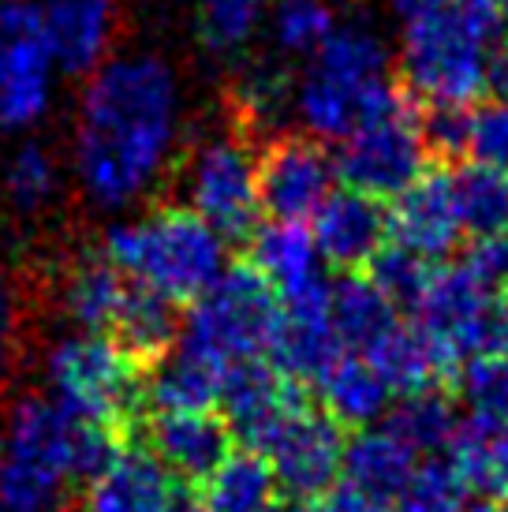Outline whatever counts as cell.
<instances>
[{
  "label": "cell",
  "mask_w": 508,
  "mask_h": 512,
  "mask_svg": "<svg viewBox=\"0 0 508 512\" xmlns=\"http://www.w3.org/2000/svg\"><path fill=\"white\" fill-rule=\"evenodd\" d=\"M180 86L161 57H120L94 72L79 105L75 172L94 206L124 210L169 172Z\"/></svg>",
  "instance_id": "1"
},
{
  "label": "cell",
  "mask_w": 508,
  "mask_h": 512,
  "mask_svg": "<svg viewBox=\"0 0 508 512\" xmlns=\"http://www.w3.org/2000/svg\"><path fill=\"white\" fill-rule=\"evenodd\" d=\"M400 86L389 79V53L370 27H337L311 57L299 79L296 109L307 135L348 139L367 120L389 113L400 101Z\"/></svg>",
  "instance_id": "2"
},
{
  "label": "cell",
  "mask_w": 508,
  "mask_h": 512,
  "mask_svg": "<svg viewBox=\"0 0 508 512\" xmlns=\"http://www.w3.org/2000/svg\"><path fill=\"white\" fill-rule=\"evenodd\" d=\"M497 0H441L404 23V83L419 101L471 105L486 90Z\"/></svg>",
  "instance_id": "3"
},
{
  "label": "cell",
  "mask_w": 508,
  "mask_h": 512,
  "mask_svg": "<svg viewBox=\"0 0 508 512\" xmlns=\"http://www.w3.org/2000/svg\"><path fill=\"white\" fill-rule=\"evenodd\" d=\"M228 243L191 206H157L105 232V255L135 281L172 303H195L228 270Z\"/></svg>",
  "instance_id": "4"
},
{
  "label": "cell",
  "mask_w": 508,
  "mask_h": 512,
  "mask_svg": "<svg viewBox=\"0 0 508 512\" xmlns=\"http://www.w3.org/2000/svg\"><path fill=\"white\" fill-rule=\"evenodd\" d=\"M45 378L53 400L75 419L105 423L135 438L146 408V367L105 333H75L49 352Z\"/></svg>",
  "instance_id": "5"
},
{
  "label": "cell",
  "mask_w": 508,
  "mask_h": 512,
  "mask_svg": "<svg viewBox=\"0 0 508 512\" xmlns=\"http://www.w3.org/2000/svg\"><path fill=\"white\" fill-rule=\"evenodd\" d=\"M75 483V415L53 397H23L4 430V512H57Z\"/></svg>",
  "instance_id": "6"
},
{
  "label": "cell",
  "mask_w": 508,
  "mask_h": 512,
  "mask_svg": "<svg viewBox=\"0 0 508 512\" xmlns=\"http://www.w3.org/2000/svg\"><path fill=\"white\" fill-rule=\"evenodd\" d=\"M281 322V296L254 266H228L187 314L184 341L221 367L258 359Z\"/></svg>",
  "instance_id": "7"
},
{
  "label": "cell",
  "mask_w": 508,
  "mask_h": 512,
  "mask_svg": "<svg viewBox=\"0 0 508 512\" xmlns=\"http://www.w3.org/2000/svg\"><path fill=\"white\" fill-rule=\"evenodd\" d=\"M419 113H423V101L404 90L389 113L374 116L355 135H348L337 157L340 180L352 191H363L381 202L404 195L423 176L426 157H430Z\"/></svg>",
  "instance_id": "8"
},
{
  "label": "cell",
  "mask_w": 508,
  "mask_h": 512,
  "mask_svg": "<svg viewBox=\"0 0 508 512\" xmlns=\"http://www.w3.org/2000/svg\"><path fill=\"white\" fill-rule=\"evenodd\" d=\"M187 199L191 210L225 243L251 240L262 217L258 157L251 154V139L232 131L198 146L187 172Z\"/></svg>",
  "instance_id": "9"
},
{
  "label": "cell",
  "mask_w": 508,
  "mask_h": 512,
  "mask_svg": "<svg viewBox=\"0 0 508 512\" xmlns=\"http://www.w3.org/2000/svg\"><path fill=\"white\" fill-rule=\"evenodd\" d=\"M53 45L42 8L30 0H0V131H27L53 98Z\"/></svg>",
  "instance_id": "10"
},
{
  "label": "cell",
  "mask_w": 508,
  "mask_h": 512,
  "mask_svg": "<svg viewBox=\"0 0 508 512\" xmlns=\"http://www.w3.org/2000/svg\"><path fill=\"white\" fill-rule=\"evenodd\" d=\"M337 161L314 135H277L258 154V195L273 221H307L337 184Z\"/></svg>",
  "instance_id": "11"
},
{
  "label": "cell",
  "mask_w": 508,
  "mask_h": 512,
  "mask_svg": "<svg viewBox=\"0 0 508 512\" xmlns=\"http://www.w3.org/2000/svg\"><path fill=\"white\" fill-rule=\"evenodd\" d=\"M221 404H225L232 434L247 441V449L266 456L277 434L299 412L311 408V397H307V385L281 374L266 359H243L225 370Z\"/></svg>",
  "instance_id": "12"
},
{
  "label": "cell",
  "mask_w": 508,
  "mask_h": 512,
  "mask_svg": "<svg viewBox=\"0 0 508 512\" xmlns=\"http://www.w3.org/2000/svg\"><path fill=\"white\" fill-rule=\"evenodd\" d=\"M344 449V427L325 408L311 404L277 434L266 456L292 498H318L329 486H337V475L344 471Z\"/></svg>",
  "instance_id": "13"
},
{
  "label": "cell",
  "mask_w": 508,
  "mask_h": 512,
  "mask_svg": "<svg viewBox=\"0 0 508 512\" xmlns=\"http://www.w3.org/2000/svg\"><path fill=\"white\" fill-rule=\"evenodd\" d=\"M329 296L333 285L303 292L296 299H281V322L269 337V363L303 385H318L344 356V344L329 314Z\"/></svg>",
  "instance_id": "14"
},
{
  "label": "cell",
  "mask_w": 508,
  "mask_h": 512,
  "mask_svg": "<svg viewBox=\"0 0 508 512\" xmlns=\"http://www.w3.org/2000/svg\"><path fill=\"white\" fill-rule=\"evenodd\" d=\"M232 427L217 412H154L142 423V449L165 464L180 483L206 486L232 456Z\"/></svg>",
  "instance_id": "15"
},
{
  "label": "cell",
  "mask_w": 508,
  "mask_h": 512,
  "mask_svg": "<svg viewBox=\"0 0 508 512\" xmlns=\"http://www.w3.org/2000/svg\"><path fill=\"white\" fill-rule=\"evenodd\" d=\"M460 236H464V228H460L456 199H452V176L445 169L423 172L404 195H396L393 210H389V240L393 243L434 262V258L452 255Z\"/></svg>",
  "instance_id": "16"
},
{
  "label": "cell",
  "mask_w": 508,
  "mask_h": 512,
  "mask_svg": "<svg viewBox=\"0 0 508 512\" xmlns=\"http://www.w3.org/2000/svg\"><path fill=\"white\" fill-rule=\"evenodd\" d=\"M314 243L329 266L344 273L367 270L370 258L389 243V210L363 191H333L314 214Z\"/></svg>",
  "instance_id": "17"
},
{
  "label": "cell",
  "mask_w": 508,
  "mask_h": 512,
  "mask_svg": "<svg viewBox=\"0 0 508 512\" xmlns=\"http://www.w3.org/2000/svg\"><path fill=\"white\" fill-rule=\"evenodd\" d=\"M180 490L172 475L150 449L127 445L124 456L101 479L86 486L83 512H176Z\"/></svg>",
  "instance_id": "18"
},
{
  "label": "cell",
  "mask_w": 508,
  "mask_h": 512,
  "mask_svg": "<svg viewBox=\"0 0 508 512\" xmlns=\"http://www.w3.org/2000/svg\"><path fill=\"white\" fill-rule=\"evenodd\" d=\"M53 60L68 75H90L116 38V0H42Z\"/></svg>",
  "instance_id": "19"
},
{
  "label": "cell",
  "mask_w": 508,
  "mask_h": 512,
  "mask_svg": "<svg viewBox=\"0 0 508 512\" xmlns=\"http://www.w3.org/2000/svg\"><path fill=\"white\" fill-rule=\"evenodd\" d=\"M131 292L127 277L105 251H79L60 273V311L83 333H109Z\"/></svg>",
  "instance_id": "20"
},
{
  "label": "cell",
  "mask_w": 508,
  "mask_h": 512,
  "mask_svg": "<svg viewBox=\"0 0 508 512\" xmlns=\"http://www.w3.org/2000/svg\"><path fill=\"white\" fill-rule=\"evenodd\" d=\"M318 262H322V251L303 221H269V225H258V232L251 236V266L277 288L281 299H296L329 285Z\"/></svg>",
  "instance_id": "21"
},
{
  "label": "cell",
  "mask_w": 508,
  "mask_h": 512,
  "mask_svg": "<svg viewBox=\"0 0 508 512\" xmlns=\"http://www.w3.org/2000/svg\"><path fill=\"white\" fill-rule=\"evenodd\" d=\"M494 288L486 277L471 270L467 262L460 266H441L430 273V285H426L423 299H419V326L434 337V341L456 359V344L467 333V326L479 318V311L494 299Z\"/></svg>",
  "instance_id": "22"
},
{
  "label": "cell",
  "mask_w": 508,
  "mask_h": 512,
  "mask_svg": "<svg viewBox=\"0 0 508 512\" xmlns=\"http://www.w3.org/2000/svg\"><path fill=\"white\" fill-rule=\"evenodd\" d=\"M367 359L381 374V382L389 385V393H400V397L445 389L452 367H456V359L423 326H404V322L389 329L367 352Z\"/></svg>",
  "instance_id": "23"
},
{
  "label": "cell",
  "mask_w": 508,
  "mask_h": 512,
  "mask_svg": "<svg viewBox=\"0 0 508 512\" xmlns=\"http://www.w3.org/2000/svg\"><path fill=\"white\" fill-rule=\"evenodd\" d=\"M225 370L210 356L180 344L146 374V404L150 412H213V404H221Z\"/></svg>",
  "instance_id": "24"
},
{
  "label": "cell",
  "mask_w": 508,
  "mask_h": 512,
  "mask_svg": "<svg viewBox=\"0 0 508 512\" xmlns=\"http://www.w3.org/2000/svg\"><path fill=\"white\" fill-rule=\"evenodd\" d=\"M415 449H408L393 430H359L344 449V475L363 494L393 509L415 475Z\"/></svg>",
  "instance_id": "25"
},
{
  "label": "cell",
  "mask_w": 508,
  "mask_h": 512,
  "mask_svg": "<svg viewBox=\"0 0 508 512\" xmlns=\"http://www.w3.org/2000/svg\"><path fill=\"white\" fill-rule=\"evenodd\" d=\"M180 303L165 299L161 292L131 281L124 307L116 314L113 329L105 337H113L131 359H139L142 367H157L161 359L176 352V337H180Z\"/></svg>",
  "instance_id": "26"
},
{
  "label": "cell",
  "mask_w": 508,
  "mask_h": 512,
  "mask_svg": "<svg viewBox=\"0 0 508 512\" xmlns=\"http://www.w3.org/2000/svg\"><path fill=\"white\" fill-rule=\"evenodd\" d=\"M329 314H333V326L340 333V344L359 348L363 356L389 329L400 326V311L381 296V288L370 277H359V273H344L333 285Z\"/></svg>",
  "instance_id": "27"
},
{
  "label": "cell",
  "mask_w": 508,
  "mask_h": 512,
  "mask_svg": "<svg viewBox=\"0 0 508 512\" xmlns=\"http://www.w3.org/2000/svg\"><path fill=\"white\" fill-rule=\"evenodd\" d=\"M281 494V479L269 456L240 449L202 486V505L213 512H269Z\"/></svg>",
  "instance_id": "28"
},
{
  "label": "cell",
  "mask_w": 508,
  "mask_h": 512,
  "mask_svg": "<svg viewBox=\"0 0 508 512\" xmlns=\"http://www.w3.org/2000/svg\"><path fill=\"white\" fill-rule=\"evenodd\" d=\"M449 456L464 475V483L471 490H479L482 498H505L508 494V419L467 415Z\"/></svg>",
  "instance_id": "29"
},
{
  "label": "cell",
  "mask_w": 508,
  "mask_h": 512,
  "mask_svg": "<svg viewBox=\"0 0 508 512\" xmlns=\"http://www.w3.org/2000/svg\"><path fill=\"white\" fill-rule=\"evenodd\" d=\"M318 389H322L325 412L333 415L340 427L359 430H367L393 397L378 370L370 367L367 356H340L318 382Z\"/></svg>",
  "instance_id": "30"
},
{
  "label": "cell",
  "mask_w": 508,
  "mask_h": 512,
  "mask_svg": "<svg viewBox=\"0 0 508 512\" xmlns=\"http://www.w3.org/2000/svg\"><path fill=\"white\" fill-rule=\"evenodd\" d=\"M452 199L460 228L475 243L508 232V172L467 161L452 172Z\"/></svg>",
  "instance_id": "31"
},
{
  "label": "cell",
  "mask_w": 508,
  "mask_h": 512,
  "mask_svg": "<svg viewBox=\"0 0 508 512\" xmlns=\"http://www.w3.org/2000/svg\"><path fill=\"white\" fill-rule=\"evenodd\" d=\"M460 423L464 419L456 412V400L449 389H426V393L400 400L385 430H393L415 453H441V449H452Z\"/></svg>",
  "instance_id": "32"
},
{
  "label": "cell",
  "mask_w": 508,
  "mask_h": 512,
  "mask_svg": "<svg viewBox=\"0 0 508 512\" xmlns=\"http://www.w3.org/2000/svg\"><path fill=\"white\" fill-rule=\"evenodd\" d=\"M430 262L400 243H385L378 255L370 258L367 277L381 288V296L393 303L396 311H419L426 285H430Z\"/></svg>",
  "instance_id": "33"
},
{
  "label": "cell",
  "mask_w": 508,
  "mask_h": 512,
  "mask_svg": "<svg viewBox=\"0 0 508 512\" xmlns=\"http://www.w3.org/2000/svg\"><path fill=\"white\" fill-rule=\"evenodd\" d=\"M467 490L460 468L449 460H426L415 468L408 490L400 494V501L393 505V512H464L467 509Z\"/></svg>",
  "instance_id": "34"
},
{
  "label": "cell",
  "mask_w": 508,
  "mask_h": 512,
  "mask_svg": "<svg viewBox=\"0 0 508 512\" xmlns=\"http://www.w3.org/2000/svg\"><path fill=\"white\" fill-rule=\"evenodd\" d=\"M337 30L325 0H281L273 12V38L288 57H314Z\"/></svg>",
  "instance_id": "35"
},
{
  "label": "cell",
  "mask_w": 508,
  "mask_h": 512,
  "mask_svg": "<svg viewBox=\"0 0 508 512\" xmlns=\"http://www.w3.org/2000/svg\"><path fill=\"white\" fill-rule=\"evenodd\" d=\"M57 191V161L42 143H27L15 150V157L4 169V195L12 199L15 210L34 214Z\"/></svg>",
  "instance_id": "36"
},
{
  "label": "cell",
  "mask_w": 508,
  "mask_h": 512,
  "mask_svg": "<svg viewBox=\"0 0 508 512\" xmlns=\"http://www.w3.org/2000/svg\"><path fill=\"white\" fill-rule=\"evenodd\" d=\"M266 0H202L198 4V30L202 42L213 53H240L243 45L254 38L258 19H262Z\"/></svg>",
  "instance_id": "37"
},
{
  "label": "cell",
  "mask_w": 508,
  "mask_h": 512,
  "mask_svg": "<svg viewBox=\"0 0 508 512\" xmlns=\"http://www.w3.org/2000/svg\"><path fill=\"white\" fill-rule=\"evenodd\" d=\"M456 385H460V397L467 404V415H475V419H508V359H467L460 374H456Z\"/></svg>",
  "instance_id": "38"
},
{
  "label": "cell",
  "mask_w": 508,
  "mask_h": 512,
  "mask_svg": "<svg viewBox=\"0 0 508 512\" xmlns=\"http://www.w3.org/2000/svg\"><path fill=\"white\" fill-rule=\"evenodd\" d=\"M423 143L434 161H460L467 154L471 139V105H452V101H423Z\"/></svg>",
  "instance_id": "39"
},
{
  "label": "cell",
  "mask_w": 508,
  "mask_h": 512,
  "mask_svg": "<svg viewBox=\"0 0 508 512\" xmlns=\"http://www.w3.org/2000/svg\"><path fill=\"white\" fill-rule=\"evenodd\" d=\"M467 154L479 165L508 172V101H482L471 105V139Z\"/></svg>",
  "instance_id": "40"
},
{
  "label": "cell",
  "mask_w": 508,
  "mask_h": 512,
  "mask_svg": "<svg viewBox=\"0 0 508 512\" xmlns=\"http://www.w3.org/2000/svg\"><path fill=\"white\" fill-rule=\"evenodd\" d=\"M15 333H19V307H15L8 281L0 277V374L15 356Z\"/></svg>",
  "instance_id": "41"
},
{
  "label": "cell",
  "mask_w": 508,
  "mask_h": 512,
  "mask_svg": "<svg viewBox=\"0 0 508 512\" xmlns=\"http://www.w3.org/2000/svg\"><path fill=\"white\" fill-rule=\"evenodd\" d=\"M486 90L497 101H508V42L497 45L490 53V68H486Z\"/></svg>",
  "instance_id": "42"
},
{
  "label": "cell",
  "mask_w": 508,
  "mask_h": 512,
  "mask_svg": "<svg viewBox=\"0 0 508 512\" xmlns=\"http://www.w3.org/2000/svg\"><path fill=\"white\" fill-rule=\"evenodd\" d=\"M464 512H505V509H501L494 498H482V501H475V505H467Z\"/></svg>",
  "instance_id": "43"
},
{
  "label": "cell",
  "mask_w": 508,
  "mask_h": 512,
  "mask_svg": "<svg viewBox=\"0 0 508 512\" xmlns=\"http://www.w3.org/2000/svg\"><path fill=\"white\" fill-rule=\"evenodd\" d=\"M497 23H501V34L508 38V0H497Z\"/></svg>",
  "instance_id": "44"
},
{
  "label": "cell",
  "mask_w": 508,
  "mask_h": 512,
  "mask_svg": "<svg viewBox=\"0 0 508 512\" xmlns=\"http://www.w3.org/2000/svg\"><path fill=\"white\" fill-rule=\"evenodd\" d=\"M176 512H213V509H206V505H180Z\"/></svg>",
  "instance_id": "45"
},
{
  "label": "cell",
  "mask_w": 508,
  "mask_h": 512,
  "mask_svg": "<svg viewBox=\"0 0 508 512\" xmlns=\"http://www.w3.org/2000/svg\"><path fill=\"white\" fill-rule=\"evenodd\" d=\"M0 471H4V430H0ZM0 512H4V501H0Z\"/></svg>",
  "instance_id": "46"
}]
</instances>
